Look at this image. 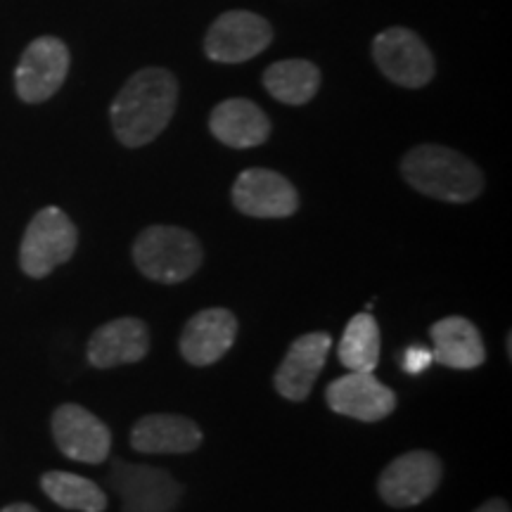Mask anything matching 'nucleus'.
Instances as JSON below:
<instances>
[{"mask_svg": "<svg viewBox=\"0 0 512 512\" xmlns=\"http://www.w3.org/2000/svg\"><path fill=\"white\" fill-rule=\"evenodd\" d=\"M373 60L389 81L403 88H422L434 79V57L425 41L406 27H389L373 41Z\"/></svg>", "mask_w": 512, "mask_h": 512, "instance_id": "6", "label": "nucleus"}, {"mask_svg": "<svg viewBox=\"0 0 512 512\" xmlns=\"http://www.w3.org/2000/svg\"><path fill=\"white\" fill-rule=\"evenodd\" d=\"M380 328H377V320L373 313L363 311L356 313L349 320L344 335L339 339L337 356L342 361V366L354 373H373L380 363Z\"/></svg>", "mask_w": 512, "mask_h": 512, "instance_id": "20", "label": "nucleus"}, {"mask_svg": "<svg viewBox=\"0 0 512 512\" xmlns=\"http://www.w3.org/2000/svg\"><path fill=\"white\" fill-rule=\"evenodd\" d=\"M264 86L285 105H306L320 88V69L309 60H280L264 72Z\"/></svg>", "mask_w": 512, "mask_h": 512, "instance_id": "19", "label": "nucleus"}, {"mask_svg": "<svg viewBox=\"0 0 512 512\" xmlns=\"http://www.w3.org/2000/svg\"><path fill=\"white\" fill-rule=\"evenodd\" d=\"M133 261L138 271L155 283H185L200 271L202 245L185 228L150 226L133 242Z\"/></svg>", "mask_w": 512, "mask_h": 512, "instance_id": "3", "label": "nucleus"}, {"mask_svg": "<svg viewBox=\"0 0 512 512\" xmlns=\"http://www.w3.org/2000/svg\"><path fill=\"white\" fill-rule=\"evenodd\" d=\"M401 174L422 195L451 204L477 200L484 190L479 166L444 145H418L408 150L401 159Z\"/></svg>", "mask_w": 512, "mask_h": 512, "instance_id": "2", "label": "nucleus"}, {"mask_svg": "<svg viewBox=\"0 0 512 512\" xmlns=\"http://www.w3.org/2000/svg\"><path fill=\"white\" fill-rule=\"evenodd\" d=\"M330 347L332 339L328 332H309V335L294 339L273 377L278 394L294 403L304 401L311 394L313 382L318 380L325 361H328Z\"/></svg>", "mask_w": 512, "mask_h": 512, "instance_id": "14", "label": "nucleus"}, {"mask_svg": "<svg viewBox=\"0 0 512 512\" xmlns=\"http://www.w3.org/2000/svg\"><path fill=\"white\" fill-rule=\"evenodd\" d=\"M444 465L430 451H408L394 458L377 479L380 498L392 508H413L439 489Z\"/></svg>", "mask_w": 512, "mask_h": 512, "instance_id": "9", "label": "nucleus"}, {"mask_svg": "<svg viewBox=\"0 0 512 512\" xmlns=\"http://www.w3.org/2000/svg\"><path fill=\"white\" fill-rule=\"evenodd\" d=\"M209 128L219 143L233 150H249V147L264 145L271 136V119L256 102L230 98L211 110Z\"/></svg>", "mask_w": 512, "mask_h": 512, "instance_id": "16", "label": "nucleus"}, {"mask_svg": "<svg viewBox=\"0 0 512 512\" xmlns=\"http://www.w3.org/2000/svg\"><path fill=\"white\" fill-rule=\"evenodd\" d=\"M238 337V318L228 309H204L185 323L178 339L181 356L190 366L207 368L219 363L233 349Z\"/></svg>", "mask_w": 512, "mask_h": 512, "instance_id": "13", "label": "nucleus"}, {"mask_svg": "<svg viewBox=\"0 0 512 512\" xmlns=\"http://www.w3.org/2000/svg\"><path fill=\"white\" fill-rule=\"evenodd\" d=\"M55 446L62 456L76 463L100 465L110 458L112 432L98 415L79 406V403H62L55 408L50 420Z\"/></svg>", "mask_w": 512, "mask_h": 512, "instance_id": "10", "label": "nucleus"}, {"mask_svg": "<svg viewBox=\"0 0 512 512\" xmlns=\"http://www.w3.org/2000/svg\"><path fill=\"white\" fill-rule=\"evenodd\" d=\"M273 29L256 12L230 10L214 19L204 38V53L211 62L240 64L261 55L271 46Z\"/></svg>", "mask_w": 512, "mask_h": 512, "instance_id": "8", "label": "nucleus"}, {"mask_svg": "<svg viewBox=\"0 0 512 512\" xmlns=\"http://www.w3.org/2000/svg\"><path fill=\"white\" fill-rule=\"evenodd\" d=\"M41 489L50 501L64 510L105 512L107 496L93 479L74 475V472L50 470L41 477Z\"/></svg>", "mask_w": 512, "mask_h": 512, "instance_id": "21", "label": "nucleus"}, {"mask_svg": "<svg viewBox=\"0 0 512 512\" xmlns=\"http://www.w3.org/2000/svg\"><path fill=\"white\" fill-rule=\"evenodd\" d=\"M176 105V76L159 67L140 69L124 83L110 107L114 136L124 147L152 143L169 126Z\"/></svg>", "mask_w": 512, "mask_h": 512, "instance_id": "1", "label": "nucleus"}, {"mask_svg": "<svg viewBox=\"0 0 512 512\" xmlns=\"http://www.w3.org/2000/svg\"><path fill=\"white\" fill-rule=\"evenodd\" d=\"M325 401L332 413L361 422H380L396 408V394L387 384H382L373 373L354 370L328 384Z\"/></svg>", "mask_w": 512, "mask_h": 512, "instance_id": "11", "label": "nucleus"}, {"mask_svg": "<svg viewBox=\"0 0 512 512\" xmlns=\"http://www.w3.org/2000/svg\"><path fill=\"white\" fill-rule=\"evenodd\" d=\"M107 484L121 501V512H174L183 486L166 470L112 460Z\"/></svg>", "mask_w": 512, "mask_h": 512, "instance_id": "5", "label": "nucleus"}, {"mask_svg": "<svg viewBox=\"0 0 512 512\" xmlns=\"http://www.w3.org/2000/svg\"><path fill=\"white\" fill-rule=\"evenodd\" d=\"M79 247V230L60 207H43L24 230L19 245V268L29 278H48L67 264Z\"/></svg>", "mask_w": 512, "mask_h": 512, "instance_id": "4", "label": "nucleus"}, {"mask_svg": "<svg viewBox=\"0 0 512 512\" xmlns=\"http://www.w3.org/2000/svg\"><path fill=\"white\" fill-rule=\"evenodd\" d=\"M475 512H510V505L508 501H503V498H491V501L479 505Z\"/></svg>", "mask_w": 512, "mask_h": 512, "instance_id": "23", "label": "nucleus"}, {"mask_svg": "<svg viewBox=\"0 0 512 512\" xmlns=\"http://www.w3.org/2000/svg\"><path fill=\"white\" fill-rule=\"evenodd\" d=\"M432 351L430 349H425V347H418V344H415V347H411V349H406V354H403V373H408V375H422L425 373L427 368L432 366Z\"/></svg>", "mask_w": 512, "mask_h": 512, "instance_id": "22", "label": "nucleus"}, {"mask_svg": "<svg viewBox=\"0 0 512 512\" xmlns=\"http://www.w3.org/2000/svg\"><path fill=\"white\" fill-rule=\"evenodd\" d=\"M432 358L441 366L456 370H475L486 361L482 335L472 320L463 316L441 318L430 328Z\"/></svg>", "mask_w": 512, "mask_h": 512, "instance_id": "18", "label": "nucleus"}, {"mask_svg": "<svg viewBox=\"0 0 512 512\" xmlns=\"http://www.w3.org/2000/svg\"><path fill=\"white\" fill-rule=\"evenodd\" d=\"M69 48L60 38L41 36L24 48L15 69V91L27 105H41L60 91L69 74Z\"/></svg>", "mask_w": 512, "mask_h": 512, "instance_id": "7", "label": "nucleus"}, {"mask_svg": "<svg viewBox=\"0 0 512 512\" xmlns=\"http://www.w3.org/2000/svg\"><path fill=\"white\" fill-rule=\"evenodd\" d=\"M233 204L254 219H287L299 209V195L278 171L247 169L233 185Z\"/></svg>", "mask_w": 512, "mask_h": 512, "instance_id": "12", "label": "nucleus"}, {"mask_svg": "<svg viewBox=\"0 0 512 512\" xmlns=\"http://www.w3.org/2000/svg\"><path fill=\"white\" fill-rule=\"evenodd\" d=\"M200 444L202 430L183 415H145L131 430V446L138 453H192Z\"/></svg>", "mask_w": 512, "mask_h": 512, "instance_id": "17", "label": "nucleus"}, {"mask_svg": "<svg viewBox=\"0 0 512 512\" xmlns=\"http://www.w3.org/2000/svg\"><path fill=\"white\" fill-rule=\"evenodd\" d=\"M0 512H41V510L34 508L31 503H10V505H5Z\"/></svg>", "mask_w": 512, "mask_h": 512, "instance_id": "24", "label": "nucleus"}, {"mask_svg": "<svg viewBox=\"0 0 512 512\" xmlns=\"http://www.w3.org/2000/svg\"><path fill=\"white\" fill-rule=\"evenodd\" d=\"M150 351V330L138 318H117L100 325L88 339L86 358L93 368L107 370L143 361Z\"/></svg>", "mask_w": 512, "mask_h": 512, "instance_id": "15", "label": "nucleus"}]
</instances>
